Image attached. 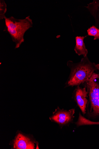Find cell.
Masks as SVG:
<instances>
[{
	"mask_svg": "<svg viewBox=\"0 0 99 149\" xmlns=\"http://www.w3.org/2000/svg\"><path fill=\"white\" fill-rule=\"evenodd\" d=\"M6 26L4 31L8 32L12 41L16 43L15 49L19 48L24 42V36L26 32L33 26L32 19L29 16L24 19H18L12 16L6 17Z\"/></svg>",
	"mask_w": 99,
	"mask_h": 149,
	"instance_id": "cell-2",
	"label": "cell"
},
{
	"mask_svg": "<svg viewBox=\"0 0 99 149\" xmlns=\"http://www.w3.org/2000/svg\"><path fill=\"white\" fill-rule=\"evenodd\" d=\"M88 36L94 37V40H99V29L93 26L87 30Z\"/></svg>",
	"mask_w": 99,
	"mask_h": 149,
	"instance_id": "cell-9",
	"label": "cell"
},
{
	"mask_svg": "<svg viewBox=\"0 0 99 149\" xmlns=\"http://www.w3.org/2000/svg\"><path fill=\"white\" fill-rule=\"evenodd\" d=\"M14 147L18 149H33L35 148L34 143L29 139L20 133L15 141Z\"/></svg>",
	"mask_w": 99,
	"mask_h": 149,
	"instance_id": "cell-6",
	"label": "cell"
},
{
	"mask_svg": "<svg viewBox=\"0 0 99 149\" xmlns=\"http://www.w3.org/2000/svg\"><path fill=\"white\" fill-rule=\"evenodd\" d=\"M67 65L70 69L66 84L67 86H78L87 82L95 72L99 70V64L91 62L87 56L83 57L77 63L69 61Z\"/></svg>",
	"mask_w": 99,
	"mask_h": 149,
	"instance_id": "cell-1",
	"label": "cell"
},
{
	"mask_svg": "<svg viewBox=\"0 0 99 149\" xmlns=\"http://www.w3.org/2000/svg\"><path fill=\"white\" fill-rule=\"evenodd\" d=\"M75 112V109L67 111L63 109L61 110L58 107L51 118L59 124L65 125L73 120Z\"/></svg>",
	"mask_w": 99,
	"mask_h": 149,
	"instance_id": "cell-4",
	"label": "cell"
},
{
	"mask_svg": "<svg viewBox=\"0 0 99 149\" xmlns=\"http://www.w3.org/2000/svg\"><path fill=\"white\" fill-rule=\"evenodd\" d=\"M88 93L86 88L77 86L75 94V100L83 115L86 113Z\"/></svg>",
	"mask_w": 99,
	"mask_h": 149,
	"instance_id": "cell-5",
	"label": "cell"
},
{
	"mask_svg": "<svg viewBox=\"0 0 99 149\" xmlns=\"http://www.w3.org/2000/svg\"><path fill=\"white\" fill-rule=\"evenodd\" d=\"M76 125L78 126L83 125H99V122H96L92 121L89 120L85 118L80 114L78 120L76 123Z\"/></svg>",
	"mask_w": 99,
	"mask_h": 149,
	"instance_id": "cell-8",
	"label": "cell"
},
{
	"mask_svg": "<svg viewBox=\"0 0 99 149\" xmlns=\"http://www.w3.org/2000/svg\"><path fill=\"white\" fill-rule=\"evenodd\" d=\"M99 79V74H97ZM91 106V111L94 115H99V83L93 76L86 82Z\"/></svg>",
	"mask_w": 99,
	"mask_h": 149,
	"instance_id": "cell-3",
	"label": "cell"
},
{
	"mask_svg": "<svg viewBox=\"0 0 99 149\" xmlns=\"http://www.w3.org/2000/svg\"><path fill=\"white\" fill-rule=\"evenodd\" d=\"M7 11V5L5 1H0V19L1 20L4 19L5 14Z\"/></svg>",
	"mask_w": 99,
	"mask_h": 149,
	"instance_id": "cell-10",
	"label": "cell"
},
{
	"mask_svg": "<svg viewBox=\"0 0 99 149\" xmlns=\"http://www.w3.org/2000/svg\"><path fill=\"white\" fill-rule=\"evenodd\" d=\"M88 7H87V8H88V9L89 8H92V9H95L97 10H99V9L94 7L92 5H91L90 4H89ZM89 11L91 12L92 15L93 16L94 15H98V17H95V18L96 17H99V11H98V10H89Z\"/></svg>",
	"mask_w": 99,
	"mask_h": 149,
	"instance_id": "cell-11",
	"label": "cell"
},
{
	"mask_svg": "<svg viewBox=\"0 0 99 149\" xmlns=\"http://www.w3.org/2000/svg\"><path fill=\"white\" fill-rule=\"evenodd\" d=\"M87 36H77L75 38L76 45L74 50L76 53L79 56L82 55L83 57L87 56L88 50L84 42V38Z\"/></svg>",
	"mask_w": 99,
	"mask_h": 149,
	"instance_id": "cell-7",
	"label": "cell"
}]
</instances>
